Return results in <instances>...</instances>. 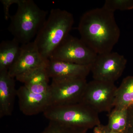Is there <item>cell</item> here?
<instances>
[{
  "label": "cell",
  "mask_w": 133,
  "mask_h": 133,
  "mask_svg": "<svg viewBox=\"0 0 133 133\" xmlns=\"http://www.w3.org/2000/svg\"><path fill=\"white\" fill-rule=\"evenodd\" d=\"M47 62L41 66L17 76L15 78L23 83V85L32 92L39 94H48L50 78L46 70Z\"/></svg>",
  "instance_id": "obj_13"
},
{
  "label": "cell",
  "mask_w": 133,
  "mask_h": 133,
  "mask_svg": "<svg viewBox=\"0 0 133 133\" xmlns=\"http://www.w3.org/2000/svg\"><path fill=\"white\" fill-rule=\"evenodd\" d=\"M74 23L73 15L66 10L53 9L33 42L44 59L47 60L69 35Z\"/></svg>",
  "instance_id": "obj_2"
},
{
  "label": "cell",
  "mask_w": 133,
  "mask_h": 133,
  "mask_svg": "<svg viewBox=\"0 0 133 133\" xmlns=\"http://www.w3.org/2000/svg\"><path fill=\"white\" fill-rule=\"evenodd\" d=\"M133 106V76L126 77L116 90L114 108L128 109Z\"/></svg>",
  "instance_id": "obj_16"
},
{
  "label": "cell",
  "mask_w": 133,
  "mask_h": 133,
  "mask_svg": "<svg viewBox=\"0 0 133 133\" xmlns=\"http://www.w3.org/2000/svg\"><path fill=\"white\" fill-rule=\"evenodd\" d=\"M87 130L57 122L50 121L48 125L41 133H86Z\"/></svg>",
  "instance_id": "obj_17"
},
{
  "label": "cell",
  "mask_w": 133,
  "mask_h": 133,
  "mask_svg": "<svg viewBox=\"0 0 133 133\" xmlns=\"http://www.w3.org/2000/svg\"><path fill=\"white\" fill-rule=\"evenodd\" d=\"M103 7L114 12L116 10H130L133 9V0H106Z\"/></svg>",
  "instance_id": "obj_18"
},
{
  "label": "cell",
  "mask_w": 133,
  "mask_h": 133,
  "mask_svg": "<svg viewBox=\"0 0 133 133\" xmlns=\"http://www.w3.org/2000/svg\"><path fill=\"white\" fill-rule=\"evenodd\" d=\"M127 60L123 55L111 52L98 55L91 66L95 80L115 83L124 72Z\"/></svg>",
  "instance_id": "obj_8"
},
{
  "label": "cell",
  "mask_w": 133,
  "mask_h": 133,
  "mask_svg": "<svg viewBox=\"0 0 133 133\" xmlns=\"http://www.w3.org/2000/svg\"><path fill=\"white\" fill-rule=\"evenodd\" d=\"M78 29L81 40L97 55L112 51L120 36L114 12L103 7L83 14Z\"/></svg>",
  "instance_id": "obj_1"
},
{
  "label": "cell",
  "mask_w": 133,
  "mask_h": 133,
  "mask_svg": "<svg viewBox=\"0 0 133 133\" xmlns=\"http://www.w3.org/2000/svg\"><path fill=\"white\" fill-rule=\"evenodd\" d=\"M117 87L114 83L93 79L87 83L81 102L98 113L111 111Z\"/></svg>",
  "instance_id": "obj_7"
},
{
  "label": "cell",
  "mask_w": 133,
  "mask_h": 133,
  "mask_svg": "<svg viewBox=\"0 0 133 133\" xmlns=\"http://www.w3.org/2000/svg\"><path fill=\"white\" fill-rule=\"evenodd\" d=\"M52 80L48 92L50 107L81 102L87 84L86 78Z\"/></svg>",
  "instance_id": "obj_5"
},
{
  "label": "cell",
  "mask_w": 133,
  "mask_h": 133,
  "mask_svg": "<svg viewBox=\"0 0 133 133\" xmlns=\"http://www.w3.org/2000/svg\"><path fill=\"white\" fill-rule=\"evenodd\" d=\"M48 60V59H47ZM34 42L21 45L18 57L9 69V74L15 78L17 76L46 63Z\"/></svg>",
  "instance_id": "obj_9"
},
{
  "label": "cell",
  "mask_w": 133,
  "mask_h": 133,
  "mask_svg": "<svg viewBox=\"0 0 133 133\" xmlns=\"http://www.w3.org/2000/svg\"><path fill=\"white\" fill-rule=\"evenodd\" d=\"M20 43L15 38L3 41L0 44V71H8L16 61L21 50Z\"/></svg>",
  "instance_id": "obj_15"
},
{
  "label": "cell",
  "mask_w": 133,
  "mask_h": 133,
  "mask_svg": "<svg viewBox=\"0 0 133 133\" xmlns=\"http://www.w3.org/2000/svg\"><path fill=\"white\" fill-rule=\"evenodd\" d=\"M123 133H133V106L128 109L127 123Z\"/></svg>",
  "instance_id": "obj_20"
},
{
  "label": "cell",
  "mask_w": 133,
  "mask_h": 133,
  "mask_svg": "<svg viewBox=\"0 0 133 133\" xmlns=\"http://www.w3.org/2000/svg\"></svg>",
  "instance_id": "obj_21"
},
{
  "label": "cell",
  "mask_w": 133,
  "mask_h": 133,
  "mask_svg": "<svg viewBox=\"0 0 133 133\" xmlns=\"http://www.w3.org/2000/svg\"><path fill=\"white\" fill-rule=\"evenodd\" d=\"M91 66L49 59L46 70L50 78L52 79L86 78L91 72Z\"/></svg>",
  "instance_id": "obj_10"
},
{
  "label": "cell",
  "mask_w": 133,
  "mask_h": 133,
  "mask_svg": "<svg viewBox=\"0 0 133 133\" xmlns=\"http://www.w3.org/2000/svg\"><path fill=\"white\" fill-rule=\"evenodd\" d=\"M15 14L10 16L8 30L20 44L31 42L47 18L48 12L32 0H20Z\"/></svg>",
  "instance_id": "obj_3"
},
{
  "label": "cell",
  "mask_w": 133,
  "mask_h": 133,
  "mask_svg": "<svg viewBox=\"0 0 133 133\" xmlns=\"http://www.w3.org/2000/svg\"><path fill=\"white\" fill-rule=\"evenodd\" d=\"M128 109L114 108L109 113L108 123L106 126H97L102 133H123L127 127Z\"/></svg>",
  "instance_id": "obj_14"
},
{
  "label": "cell",
  "mask_w": 133,
  "mask_h": 133,
  "mask_svg": "<svg viewBox=\"0 0 133 133\" xmlns=\"http://www.w3.org/2000/svg\"><path fill=\"white\" fill-rule=\"evenodd\" d=\"M43 114L49 121L87 130L101 125L98 113L82 102L50 107Z\"/></svg>",
  "instance_id": "obj_4"
},
{
  "label": "cell",
  "mask_w": 133,
  "mask_h": 133,
  "mask_svg": "<svg viewBox=\"0 0 133 133\" xmlns=\"http://www.w3.org/2000/svg\"><path fill=\"white\" fill-rule=\"evenodd\" d=\"M15 78L8 71H0V118L12 115L17 96Z\"/></svg>",
  "instance_id": "obj_12"
},
{
  "label": "cell",
  "mask_w": 133,
  "mask_h": 133,
  "mask_svg": "<svg viewBox=\"0 0 133 133\" xmlns=\"http://www.w3.org/2000/svg\"><path fill=\"white\" fill-rule=\"evenodd\" d=\"M97 55L81 38L69 34L55 49L49 59L91 65Z\"/></svg>",
  "instance_id": "obj_6"
},
{
  "label": "cell",
  "mask_w": 133,
  "mask_h": 133,
  "mask_svg": "<svg viewBox=\"0 0 133 133\" xmlns=\"http://www.w3.org/2000/svg\"><path fill=\"white\" fill-rule=\"evenodd\" d=\"M20 1V0H1V2L2 3L4 10V16L5 20H8L10 18L9 10L10 6L14 4L17 5Z\"/></svg>",
  "instance_id": "obj_19"
},
{
  "label": "cell",
  "mask_w": 133,
  "mask_h": 133,
  "mask_svg": "<svg viewBox=\"0 0 133 133\" xmlns=\"http://www.w3.org/2000/svg\"><path fill=\"white\" fill-rule=\"evenodd\" d=\"M19 109L26 116H33L45 111L50 107L48 94H39L32 92L22 86L17 91Z\"/></svg>",
  "instance_id": "obj_11"
}]
</instances>
